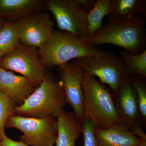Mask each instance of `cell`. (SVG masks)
Segmentation results:
<instances>
[{"mask_svg":"<svg viewBox=\"0 0 146 146\" xmlns=\"http://www.w3.org/2000/svg\"><path fill=\"white\" fill-rule=\"evenodd\" d=\"M146 18L137 15L124 21H108L88 38L95 46L111 44L123 48L131 54L146 50Z\"/></svg>","mask_w":146,"mask_h":146,"instance_id":"1","label":"cell"},{"mask_svg":"<svg viewBox=\"0 0 146 146\" xmlns=\"http://www.w3.org/2000/svg\"><path fill=\"white\" fill-rule=\"evenodd\" d=\"M84 95V117L96 128L106 129L121 121L114 99L115 94L94 76L84 74L82 83Z\"/></svg>","mask_w":146,"mask_h":146,"instance_id":"2","label":"cell"},{"mask_svg":"<svg viewBox=\"0 0 146 146\" xmlns=\"http://www.w3.org/2000/svg\"><path fill=\"white\" fill-rule=\"evenodd\" d=\"M66 104L61 80L46 76L23 104L16 106L14 115L35 118H56Z\"/></svg>","mask_w":146,"mask_h":146,"instance_id":"3","label":"cell"},{"mask_svg":"<svg viewBox=\"0 0 146 146\" xmlns=\"http://www.w3.org/2000/svg\"><path fill=\"white\" fill-rule=\"evenodd\" d=\"M99 50L88 38L80 39L55 30L46 42L38 49L43 65L59 67L74 58L94 54Z\"/></svg>","mask_w":146,"mask_h":146,"instance_id":"4","label":"cell"},{"mask_svg":"<svg viewBox=\"0 0 146 146\" xmlns=\"http://www.w3.org/2000/svg\"><path fill=\"white\" fill-rule=\"evenodd\" d=\"M74 62L84 74L97 77L116 95L126 76L123 61L117 54L100 50L94 54L76 59Z\"/></svg>","mask_w":146,"mask_h":146,"instance_id":"5","label":"cell"},{"mask_svg":"<svg viewBox=\"0 0 146 146\" xmlns=\"http://www.w3.org/2000/svg\"><path fill=\"white\" fill-rule=\"evenodd\" d=\"M5 127L21 131L20 141L29 146H53L57 137V120L52 116L35 118L13 115L8 118Z\"/></svg>","mask_w":146,"mask_h":146,"instance_id":"6","label":"cell"},{"mask_svg":"<svg viewBox=\"0 0 146 146\" xmlns=\"http://www.w3.org/2000/svg\"><path fill=\"white\" fill-rule=\"evenodd\" d=\"M46 6L61 31L80 39L88 38V13L77 0H48Z\"/></svg>","mask_w":146,"mask_h":146,"instance_id":"7","label":"cell"},{"mask_svg":"<svg viewBox=\"0 0 146 146\" xmlns=\"http://www.w3.org/2000/svg\"><path fill=\"white\" fill-rule=\"evenodd\" d=\"M0 68L20 73L38 86L46 76L38 49L21 44L0 59Z\"/></svg>","mask_w":146,"mask_h":146,"instance_id":"8","label":"cell"},{"mask_svg":"<svg viewBox=\"0 0 146 146\" xmlns=\"http://www.w3.org/2000/svg\"><path fill=\"white\" fill-rule=\"evenodd\" d=\"M22 44L38 49L54 30V24L46 12H35L17 21Z\"/></svg>","mask_w":146,"mask_h":146,"instance_id":"9","label":"cell"},{"mask_svg":"<svg viewBox=\"0 0 146 146\" xmlns=\"http://www.w3.org/2000/svg\"><path fill=\"white\" fill-rule=\"evenodd\" d=\"M59 68L65 103L72 106L81 123L84 118V95L82 86L84 73L74 62Z\"/></svg>","mask_w":146,"mask_h":146,"instance_id":"10","label":"cell"},{"mask_svg":"<svg viewBox=\"0 0 146 146\" xmlns=\"http://www.w3.org/2000/svg\"><path fill=\"white\" fill-rule=\"evenodd\" d=\"M116 108L121 123L129 129L138 124L139 112L138 102L129 77L126 75L116 95Z\"/></svg>","mask_w":146,"mask_h":146,"instance_id":"11","label":"cell"},{"mask_svg":"<svg viewBox=\"0 0 146 146\" xmlns=\"http://www.w3.org/2000/svg\"><path fill=\"white\" fill-rule=\"evenodd\" d=\"M38 86L23 76L17 75L12 71L0 68V91L17 106L23 104Z\"/></svg>","mask_w":146,"mask_h":146,"instance_id":"12","label":"cell"},{"mask_svg":"<svg viewBox=\"0 0 146 146\" xmlns=\"http://www.w3.org/2000/svg\"><path fill=\"white\" fill-rule=\"evenodd\" d=\"M94 133L97 146H142L146 143L121 123L107 128H95Z\"/></svg>","mask_w":146,"mask_h":146,"instance_id":"13","label":"cell"},{"mask_svg":"<svg viewBox=\"0 0 146 146\" xmlns=\"http://www.w3.org/2000/svg\"><path fill=\"white\" fill-rule=\"evenodd\" d=\"M45 5L42 0H0V17L5 22H17L38 12Z\"/></svg>","mask_w":146,"mask_h":146,"instance_id":"14","label":"cell"},{"mask_svg":"<svg viewBox=\"0 0 146 146\" xmlns=\"http://www.w3.org/2000/svg\"><path fill=\"white\" fill-rule=\"evenodd\" d=\"M58 134L56 146H76L82 133L81 123L74 113L63 110L56 118Z\"/></svg>","mask_w":146,"mask_h":146,"instance_id":"15","label":"cell"},{"mask_svg":"<svg viewBox=\"0 0 146 146\" xmlns=\"http://www.w3.org/2000/svg\"><path fill=\"white\" fill-rule=\"evenodd\" d=\"M146 14V0H111L108 21H124Z\"/></svg>","mask_w":146,"mask_h":146,"instance_id":"16","label":"cell"},{"mask_svg":"<svg viewBox=\"0 0 146 146\" xmlns=\"http://www.w3.org/2000/svg\"><path fill=\"white\" fill-rule=\"evenodd\" d=\"M17 22H5L0 28V59L21 44Z\"/></svg>","mask_w":146,"mask_h":146,"instance_id":"17","label":"cell"},{"mask_svg":"<svg viewBox=\"0 0 146 146\" xmlns=\"http://www.w3.org/2000/svg\"><path fill=\"white\" fill-rule=\"evenodd\" d=\"M120 55L127 76H141L146 77V50L141 54L134 55L122 50Z\"/></svg>","mask_w":146,"mask_h":146,"instance_id":"18","label":"cell"},{"mask_svg":"<svg viewBox=\"0 0 146 146\" xmlns=\"http://www.w3.org/2000/svg\"><path fill=\"white\" fill-rule=\"evenodd\" d=\"M111 0H96L93 8L88 13V38L101 27L103 19L109 14Z\"/></svg>","mask_w":146,"mask_h":146,"instance_id":"19","label":"cell"},{"mask_svg":"<svg viewBox=\"0 0 146 146\" xmlns=\"http://www.w3.org/2000/svg\"><path fill=\"white\" fill-rule=\"evenodd\" d=\"M129 77L136 93L139 112L144 119L146 118V86L145 77L133 76Z\"/></svg>","mask_w":146,"mask_h":146,"instance_id":"20","label":"cell"},{"mask_svg":"<svg viewBox=\"0 0 146 146\" xmlns=\"http://www.w3.org/2000/svg\"><path fill=\"white\" fill-rule=\"evenodd\" d=\"M16 106L12 100L0 91V141L6 135V123L9 117L14 115Z\"/></svg>","mask_w":146,"mask_h":146,"instance_id":"21","label":"cell"},{"mask_svg":"<svg viewBox=\"0 0 146 146\" xmlns=\"http://www.w3.org/2000/svg\"><path fill=\"white\" fill-rule=\"evenodd\" d=\"M82 133L84 136V146H97L95 136V127L93 123L84 117L81 123Z\"/></svg>","mask_w":146,"mask_h":146,"instance_id":"22","label":"cell"},{"mask_svg":"<svg viewBox=\"0 0 146 146\" xmlns=\"http://www.w3.org/2000/svg\"><path fill=\"white\" fill-rule=\"evenodd\" d=\"M0 146H29L22 141L12 140L6 136H4L0 141Z\"/></svg>","mask_w":146,"mask_h":146,"instance_id":"23","label":"cell"},{"mask_svg":"<svg viewBox=\"0 0 146 146\" xmlns=\"http://www.w3.org/2000/svg\"><path fill=\"white\" fill-rule=\"evenodd\" d=\"M131 131L132 133L136 137L146 141V135L141 127L138 124L135 125L131 127Z\"/></svg>","mask_w":146,"mask_h":146,"instance_id":"24","label":"cell"},{"mask_svg":"<svg viewBox=\"0 0 146 146\" xmlns=\"http://www.w3.org/2000/svg\"><path fill=\"white\" fill-rule=\"evenodd\" d=\"M82 8L89 13L94 7L96 0H77Z\"/></svg>","mask_w":146,"mask_h":146,"instance_id":"25","label":"cell"},{"mask_svg":"<svg viewBox=\"0 0 146 146\" xmlns=\"http://www.w3.org/2000/svg\"><path fill=\"white\" fill-rule=\"evenodd\" d=\"M5 22V21L0 17V28L2 27V26Z\"/></svg>","mask_w":146,"mask_h":146,"instance_id":"26","label":"cell"},{"mask_svg":"<svg viewBox=\"0 0 146 146\" xmlns=\"http://www.w3.org/2000/svg\"><path fill=\"white\" fill-rule=\"evenodd\" d=\"M142 146H146V143H145Z\"/></svg>","mask_w":146,"mask_h":146,"instance_id":"27","label":"cell"}]
</instances>
